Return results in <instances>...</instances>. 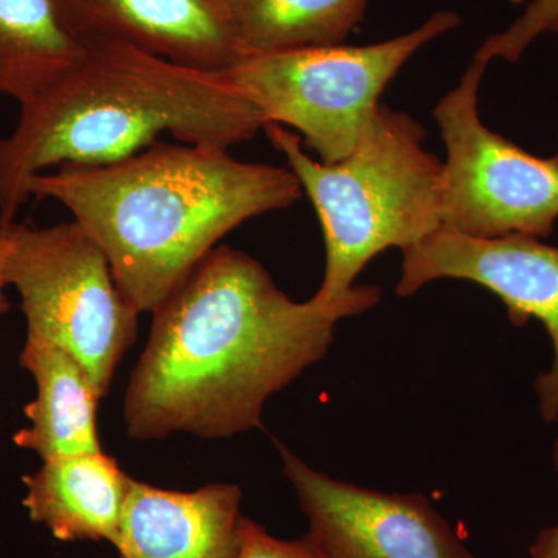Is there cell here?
I'll list each match as a JSON object with an SVG mask.
<instances>
[{
  "label": "cell",
  "mask_w": 558,
  "mask_h": 558,
  "mask_svg": "<svg viewBox=\"0 0 558 558\" xmlns=\"http://www.w3.org/2000/svg\"><path fill=\"white\" fill-rule=\"evenodd\" d=\"M131 480L102 450L49 459L24 476L22 505L61 542L116 546Z\"/></svg>",
  "instance_id": "cell-12"
},
{
  "label": "cell",
  "mask_w": 558,
  "mask_h": 558,
  "mask_svg": "<svg viewBox=\"0 0 558 558\" xmlns=\"http://www.w3.org/2000/svg\"><path fill=\"white\" fill-rule=\"evenodd\" d=\"M369 0H227L245 57L340 46L363 21Z\"/></svg>",
  "instance_id": "cell-15"
},
{
  "label": "cell",
  "mask_w": 558,
  "mask_h": 558,
  "mask_svg": "<svg viewBox=\"0 0 558 558\" xmlns=\"http://www.w3.org/2000/svg\"><path fill=\"white\" fill-rule=\"evenodd\" d=\"M87 43L134 47L205 72L223 73L245 57L227 0H57Z\"/></svg>",
  "instance_id": "cell-10"
},
{
  "label": "cell",
  "mask_w": 558,
  "mask_h": 558,
  "mask_svg": "<svg viewBox=\"0 0 558 558\" xmlns=\"http://www.w3.org/2000/svg\"><path fill=\"white\" fill-rule=\"evenodd\" d=\"M9 229L7 281L20 293L27 337L72 354L105 398L137 339L138 317L108 256L76 220L46 229L14 220Z\"/></svg>",
  "instance_id": "cell-6"
},
{
  "label": "cell",
  "mask_w": 558,
  "mask_h": 558,
  "mask_svg": "<svg viewBox=\"0 0 558 558\" xmlns=\"http://www.w3.org/2000/svg\"><path fill=\"white\" fill-rule=\"evenodd\" d=\"M28 190L72 213L138 314H153L231 230L303 196L286 168L167 142L101 167L54 168L33 178Z\"/></svg>",
  "instance_id": "cell-2"
},
{
  "label": "cell",
  "mask_w": 558,
  "mask_h": 558,
  "mask_svg": "<svg viewBox=\"0 0 558 558\" xmlns=\"http://www.w3.org/2000/svg\"><path fill=\"white\" fill-rule=\"evenodd\" d=\"M271 146L289 161L322 223L326 269L312 301L330 317L362 314L379 303L376 286H355L371 259L405 250L442 227V161L424 148V128L409 113L380 102L351 154L319 163L295 132L264 126Z\"/></svg>",
  "instance_id": "cell-4"
},
{
  "label": "cell",
  "mask_w": 558,
  "mask_h": 558,
  "mask_svg": "<svg viewBox=\"0 0 558 558\" xmlns=\"http://www.w3.org/2000/svg\"><path fill=\"white\" fill-rule=\"evenodd\" d=\"M545 33H558V0H532L509 28L484 40L473 58L486 64L494 60L517 62Z\"/></svg>",
  "instance_id": "cell-16"
},
{
  "label": "cell",
  "mask_w": 558,
  "mask_h": 558,
  "mask_svg": "<svg viewBox=\"0 0 558 558\" xmlns=\"http://www.w3.org/2000/svg\"><path fill=\"white\" fill-rule=\"evenodd\" d=\"M459 24L453 11H438L416 31L384 43L248 54L223 75L267 123L293 128L323 163H337L357 145L399 70Z\"/></svg>",
  "instance_id": "cell-5"
},
{
  "label": "cell",
  "mask_w": 558,
  "mask_h": 558,
  "mask_svg": "<svg viewBox=\"0 0 558 558\" xmlns=\"http://www.w3.org/2000/svg\"><path fill=\"white\" fill-rule=\"evenodd\" d=\"M241 488L167 490L131 480L116 549L120 558H236Z\"/></svg>",
  "instance_id": "cell-11"
},
{
  "label": "cell",
  "mask_w": 558,
  "mask_h": 558,
  "mask_svg": "<svg viewBox=\"0 0 558 558\" xmlns=\"http://www.w3.org/2000/svg\"><path fill=\"white\" fill-rule=\"evenodd\" d=\"M557 157H558V154H557Z\"/></svg>",
  "instance_id": "cell-20"
},
{
  "label": "cell",
  "mask_w": 558,
  "mask_h": 558,
  "mask_svg": "<svg viewBox=\"0 0 558 558\" xmlns=\"http://www.w3.org/2000/svg\"><path fill=\"white\" fill-rule=\"evenodd\" d=\"M402 275L396 293L402 299L436 279H464L490 290L505 303L510 323L538 319L554 349L553 365L534 381L539 416L558 418V247L538 238H470L439 227L402 250Z\"/></svg>",
  "instance_id": "cell-8"
},
{
  "label": "cell",
  "mask_w": 558,
  "mask_h": 558,
  "mask_svg": "<svg viewBox=\"0 0 558 558\" xmlns=\"http://www.w3.org/2000/svg\"><path fill=\"white\" fill-rule=\"evenodd\" d=\"M236 558H325L307 535L300 539L274 537L256 521L244 517Z\"/></svg>",
  "instance_id": "cell-17"
},
{
  "label": "cell",
  "mask_w": 558,
  "mask_h": 558,
  "mask_svg": "<svg viewBox=\"0 0 558 558\" xmlns=\"http://www.w3.org/2000/svg\"><path fill=\"white\" fill-rule=\"evenodd\" d=\"M124 395L128 435L230 438L329 351L337 319L281 292L255 258L213 248L153 312Z\"/></svg>",
  "instance_id": "cell-1"
},
{
  "label": "cell",
  "mask_w": 558,
  "mask_h": 558,
  "mask_svg": "<svg viewBox=\"0 0 558 558\" xmlns=\"http://www.w3.org/2000/svg\"><path fill=\"white\" fill-rule=\"evenodd\" d=\"M267 121L223 73L186 68L113 43H90L61 78L22 102L0 137V223L31 201V180L54 168L101 167L171 135L227 149Z\"/></svg>",
  "instance_id": "cell-3"
},
{
  "label": "cell",
  "mask_w": 558,
  "mask_h": 558,
  "mask_svg": "<svg viewBox=\"0 0 558 558\" xmlns=\"http://www.w3.org/2000/svg\"><path fill=\"white\" fill-rule=\"evenodd\" d=\"M473 58L433 117L446 143L439 216L470 238H548L558 219V157L542 159L484 126L478 90L487 69Z\"/></svg>",
  "instance_id": "cell-7"
},
{
  "label": "cell",
  "mask_w": 558,
  "mask_h": 558,
  "mask_svg": "<svg viewBox=\"0 0 558 558\" xmlns=\"http://www.w3.org/2000/svg\"><path fill=\"white\" fill-rule=\"evenodd\" d=\"M554 468L558 480V439L554 446ZM529 558H558V524L539 532L529 548Z\"/></svg>",
  "instance_id": "cell-18"
},
{
  "label": "cell",
  "mask_w": 558,
  "mask_h": 558,
  "mask_svg": "<svg viewBox=\"0 0 558 558\" xmlns=\"http://www.w3.org/2000/svg\"><path fill=\"white\" fill-rule=\"evenodd\" d=\"M90 43L57 0H0V95L31 100L72 69Z\"/></svg>",
  "instance_id": "cell-14"
},
{
  "label": "cell",
  "mask_w": 558,
  "mask_h": 558,
  "mask_svg": "<svg viewBox=\"0 0 558 558\" xmlns=\"http://www.w3.org/2000/svg\"><path fill=\"white\" fill-rule=\"evenodd\" d=\"M20 363L35 379L36 398L24 409L31 425L14 433L13 442L43 461L101 451L97 410L102 398L78 360L27 337Z\"/></svg>",
  "instance_id": "cell-13"
},
{
  "label": "cell",
  "mask_w": 558,
  "mask_h": 558,
  "mask_svg": "<svg viewBox=\"0 0 558 558\" xmlns=\"http://www.w3.org/2000/svg\"><path fill=\"white\" fill-rule=\"evenodd\" d=\"M282 470L325 558H476L424 495L330 478L279 444Z\"/></svg>",
  "instance_id": "cell-9"
},
{
  "label": "cell",
  "mask_w": 558,
  "mask_h": 558,
  "mask_svg": "<svg viewBox=\"0 0 558 558\" xmlns=\"http://www.w3.org/2000/svg\"><path fill=\"white\" fill-rule=\"evenodd\" d=\"M10 252V229L9 223H0V317L10 312L11 304L9 296H7V288H9V281H7V258H9Z\"/></svg>",
  "instance_id": "cell-19"
}]
</instances>
